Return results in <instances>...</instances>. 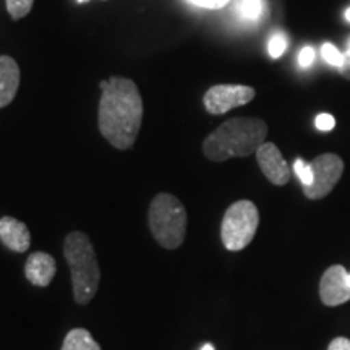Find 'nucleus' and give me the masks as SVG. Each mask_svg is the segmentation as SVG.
<instances>
[{"instance_id": "f3484780", "label": "nucleus", "mask_w": 350, "mask_h": 350, "mask_svg": "<svg viewBox=\"0 0 350 350\" xmlns=\"http://www.w3.org/2000/svg\"><path fill=\"white\" fill-rule=\"evenodd\" d=\"M286 47H287V39L286 36H282V34H275V36L271 38L269 41V55L273 57V59H279L284 52H286Z\"/></svg>"}, {"instance_id": "f257e3e1", "label": "nucleus", "mask_w": 350, "mask_h": 350, "mask_svg": "<svg viewBox=\"0 0 350 350\" xmlns=\"http://www.w3.org/2000/svg\"><path fill=\"white\" fill-rule=\"evenodd\" d=\"M99 99V131L117 150H130L143 122V99L133 80L111 77Z\"/></svg>"}, {"instance_id": "a211bd4d", "label": "nucleus", "mask_w": 350, "mask_h": 350, "mask_svg": "<svg viewBox=\"0 0 350 350\" xmlns=\"http://www.w3.org/2000/svg\"><path fill=\"white\" fill-rule=\"evenodd\" d=\"M242 13L245 18L256 20L261 15V0H242Z\"/></svg>"}, {"instance_id": "ddd939ff", "label": "nucleus", "mask_w": 350, "mask_h": 350, "mask_svg": "<svg viewBox=\"0 0 350 350\" xmlns=\"http://www.w3.org/2000/svg\"><path fill=\"white\" fill-rule=\"evenodd\" d=\"M62 350H100V345L93 339L90 331L77 327L70 331L64 339Z\"/></svg>"}, {"instance_id": "412c9836", "label": "nucleus", "mask_w": 350, "mask_h": 350, "mask_svg": "<svg viewBox=\"0 0 350 350\" xmlns=\"http://www.w3.org/2000/svg\"><path fill=\"white\" fill-rule=\"evenodd\" d=\"M313 59H314V51L312 47H304V49L300 51L299 54L300 67H310V65L313 64Z\"/></svg>"}, {"instance_id": "7ed1b4c3", "label": "nucleus", "mask_w": 350, "mask_h": 350, "mask_svg": "<svg viewBox=\"0 0 350 350\" xmlns=\"http://www.w3.org/2000/svg\"><path fill=\"white\" fill-rule=\"evenodd\" d=\"M64 255L72 274L73 295L80 305H88L94 299L99 288L100 273L98 258L90 237L80 230L67 235L64 243Z\"/></svg>"}, {"instance_id": "2eb2a0df", "label": "nucleus", "mask_w": 350, "mask_h": 350, "mask_svg": "<svg viewBox=\"0 0 350 350\" xmlns=\"http://www.w3.org/2000/svg\"><path fill=\"white\" fill-rule=\"evenodd\" d=\"M321 55L323 59L326 60L327 64L332 65V67H340L344 64V54L340 51H338V47L332 46L331 42L323 44L321 47Z\"/></svg>"}, {"instance_id": "6e6552de", "label": "nucleus", "mask_w": 350, "mask_h": 350, "mask_svg": "<svg viewBox=\"0 0 350 350\" xmlns=\"http://www.w3.org/2000/svg\"><path fill=\"white\" fill-rule=\"evenodd\" d=\"M319 297L327 306H338L350 300L349 273L344 266L334 265L326 269L319 282Z\"/></svg>"}, {"instance_id": "a878e982", "label": "nucleus", "mask_w": 350, "mask_h": 350, "mask_svg": "<svg viewBox=\"0 0 350 350\" xmlns=\"http://www.w3.org/2000/svg\"><path fill=\"white\" fill-rule=\"evenodd\" d=\"M345 54H347V55H350V44H349V51H347V52H345Z\"/></svg>"}, {"instance_id": "dca6fc26", "label": "nucleus", "mask_w": 350, "mask_h": 350, "mask_svg": "<svg viewBox=\"0 0 350 350\" xmlns=\"http://www.w3.org/2000/svg\"><path fill=\"white\" fill-rule=\"evenodd\" d=\"M294 172H295L297 177L300 178L301 185H304V187L312 185V182H313V170H312V165L306 164L304 159H300V157H299V159H295V163H294Z\"/></svg>"}, {"instance_id": "f8f14e48", "label": "nucleus", "mask_w": 350, "mask_h": 350, "mask_svg": "<svg viewBox=\"0 0 350 350\" xmlns=\"http://www.w3.org/2000/svg\"><path fill=\"white\" fill-rule=\"evenodd\" d=\"M20 80V67L16 60L8 55H0V109L7 107L15 99Z\"/></svg>"}, {"instance_id": "39448f33", "label": "nucleus", "mask_w": 350, "mask_h": 350, "mask_svg": "<svg viewBox=\"0 0 350 350\" xmlns=\"http://www.w3.org/2000/svg\"><path fill=\"white\" fill-rule=\"evenodd\" d=\"M260 226V213L255 203L240 200L227 208L221 226V239L227 250L240 252L255 237Z\"/></svg>"}, {"instance_id": "9d476101", "label": "nucleus", "mask_w": 350, "mask_h": 350, "mask_svg": "<svg viewBox=\"0 0 350 350\" xmlns=\"http://www.w3.org/2000/svg\"><path fill=\"white\" fill-rule=\"evenodd\" d=\"M57 265L54 256L44 252H34L25 265V274L29 282L38 287H47L54 279Z\"/></svg>"}, {"instance_id": "20e7f679", "label": "nucleus", "mask_w": 350, "mask_h": 350, "mask_svg": "<svg viewBox=\"0 0 350 350\" xmlns=\"http://www.w3.org/2000/svg\"><path fill=\"white\" fill-rule=\"evenodd\" d=\"M187 209L177 196L159 193L152 198L148 211L152 237L161 247L175 250L183 243L187 234Z\"/></svg>"}, {"instance_id": "cd10ccee", "label": "nucleus", "mask_w": 350, "mask_h": 350, "mask_svg": "<svg viewBox=\"0 0 350 350\" xmlns=\"http://www.w3.org/2000/svg\"><path fill=\"white\" fill-rule=\"evenodd\" d=\"M349 286H350V274H349Z\"/></svg>"}, {"instance_id": "9b49d317", "label": "nucleus", "mask_w": 350, "mask_h": 350, "mask_svg": "<svg viewBox=\"0 0 350 350\" xmlns=\"http://www.w3.org/2000/svg\"><path fill=\"white\" fill-rule=\"evenodd\" d=\"M0 240L8 250L25 253L31 245V234L25 222L12 216H5L0 219Z\"/></svg>"}, {"instance_id": "5701e85b", "label": "nucleus", "mask_w": 350, "mask_h": 350, "mask_svg": "<svg viewBox=\"0 0 350 350\" xmlns=\"http://www.w3.org/2000/svg\"><path fill=\"white\" fill-rule=\"evenodd\" d=\"M339 73L350 81V55L344 54V64L339 67Z\"/></svg>"}, {"instance_id": "b1692460", "label": "nucleus", "mask_w": 350, "mask_h": 350, "mask_svg": "<svg viewBox=\"0 0 350 350\" xmlns=\"http://www.w3.org/2000/svg\"><path fill=\"white\" fill-rule=\"evenodd\" d=\"M201 350H216V349H214L213 344H204L203 347H201Z\"/></svg>"}, {"instance_id": "393cba45", "label": "nucleus", "mask_w": 350, "mask_h": 350, "mask_svg": "<svg viewBox=\"0 0 350 350\" xmlns=\"http://www.w3.org/2000/svg\"><path fill=\"white\" fill-rule=\"evenodd\" d=\"M345 20H347V21H350V8H349V10H347V12H345Z\"/></svg>"}, {"instance_id": "aec40b11", "label": "nucleus", "mask_w": 350, "mask_h": 350, "mask_svg": "<svg viewBox=\"0 0 350 350\" xmlns=\"http://www.w3.org/2000/svg\"><path fill=\"white\" fill-rule=\"evenodd\" d=\"M195 5L209 8V10H219V8L226 7L229 3V0H190Z\"/></svg>"}, {"instance_id": "4be33fe9", "label": "nucleus", "mask_w": 350, "mask_h": 350, "mask_svg": "<svg viewBox=\"0 0 350 350\" xmlns=\"http://www.w3.org/2000/svg\"><path fill=\"white\" fill-rule=\"evenodd\" d=\"M327 350H350V340L347 338H336Z\"/></svg>"}, {"instance_id": "423d86ee", "label": "nucleus", "mask_w": 350, "mask_h": 350, "mask_svg": "<svg viewBox=\"0 0 350 350\" xmlns=\"http://www.w3.org/2000/svg\"><path fill=\"white\" fill-rule=\"evenodd\" d=\"M313 170L312 185L304 187V193L310 200H321L338 185L344 172V161L338 154H321L310 163Z\"/></svg>"}, {"instance_id": "0eeeda50", "label": "nucleus", "mask_w": 350, "mask_h": 350, "mask_svg": "<svg viewBox=\"0 0 350 350\" xmlns=\"http://www.w3.org/2000/svg\"><path fill=\"white\" fill-rule=\"evenodd\" d=\"M256 91L245 85H216L206 91L203 104L211 116H222L235 107L247 106L255 98Z\"/></svg>"}, {"instance_id": "bb28decb", "label": "nucleus", "mask_w": 350, "mask_h": 350, "mask_svg": "<svg viewBox=\"0 0 350 350\" xmlns=\"http://www.w3.org/2000/svg\"><path fill=\"white\" fill-rule=\"evenodd\" d=\"M78 2H88V0H78Z\"/></svg>"}, {"instance_id": "6ab92c4d", "label": "nucleus", "mask_w": 350, "mask_h": 350, "mask_svg": "<svg viewBox=\"0 0 350 350\" xmlns=\"http://www.w3.org/2000/svg\"><path fill=\"white\" fill-rule=\"evenodd\" d=\"M314 125H317L318 130L329 131V130L334 129L336 120H334V117L331 116V113H319V116L317 117V120H314Z\"/></svg>"}, {"instance_id": "1a4fd4ad", "label": "nucleus", "mask_w": 350, "mask_h": 350, "mask_svg": "<svg viewBox=\"0 0 350 350\" xmlns=\"http://www.w3.org/2000/svg\"><path fill=\"white\" fill-rule=\"evenodd\" d=\"M256 161L265 177L274 185L282 187L291 180V167L274 143H262L256 151Z\"/></svg>"}, {"instance_id": "f03ea898", "label": "nucleus", "mask_w": 350, "mask_h": 350, "mask_svg": "<svg viewBox=\"0 0 350 350\" xmlns=\"http://www.w3.org/2000/svg\"><path fill=\"white\" fill-rule=\"evenodd\" d=\"M268 125L253 117H235L219 125L203 142V152L209 161L224 163L230 157L256 154L266 142Z\"/></svg>"}, {"instance_id": "4468645a", "label": "nucleus", "mask_w": 350, "mask_h": 350, "mask_svg": "<svg viewBox=\"0 0 350 350\" xmlns=\"http://www.w3.org/2000/svg\"><path fill=\"white\" fill-rule=\"evenodd\" d=\"M34 0H7V12L13 20H21L31 12Z\"/></svg>"}]
</instances>
